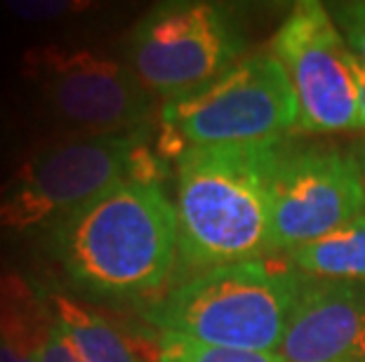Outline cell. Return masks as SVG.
<instances>
[{
  "label": "cell",
  "instance_id": "cell-9",
  "mask_svg": "<svg viewBox=\"0 0 365 362\" xmlns=\"http://www.w3.org/2000/svg\"><path fill=\"white\" fill-rule=\"evenodd\" d=\"M363 207L365 181L356 158L332 149H283L274 179L271 252L321 240Z\"/></svg>",
  "mask_w": 365,
  "mask_h": 362
},
{
  "label": "cell",
  "instance_id": "cell-17",
  "mask_svg": "<svg viewBox=\"0 0 365 362\" xmlns=\"http://www.w3.org/2000/svg\"><path fill=\"white\" fill-rule=\"evenodd\" d=\"M38 362H83V360L76 353L71 341L64 336V332L57 327V322H54L48 341H45L41 353H38Z\"/></svg>",
  "mask_w": 365,
  "mask_h": 362
},
{
  "label": "cell",
  "instance_id": "cell-18",
  "mask_svg": "<svg viewBox=\"0 0 365 362\" xmlns=\"http://www.w3.org/2000/svg\"><path fill=\"white\" fill-rule=\"evenodd\" d=\"M354 73H356V85H359V99H361V118H363V129H365V68H363V66L359 64V59H356Z\"/></svg>",
  "mask_w": 365,
  "mask_h": 362
},
{
  "label": "cell",
  "instance_id": "cell-10",
  "mask_svg": "<svg viewBox=\"0 0 365 362\" xmlns=\"http://www.w3.org/2000/svg\"><path fill=\"white\" fill-rule=\"evenodd\" d=\"M278 353L287 362H365V282L309 278Z\"/></svg>",
  "mask_w": 365,
  "mask_h": 362
},
{
  "label": "cell",
  "instance_id": "cell-14",
  "mask_svg": "<svg viewBox=\"0 0 365 362\" xmlns=\"http://www.w3.org/2000/svg\"><path fill=\"white\" fill-rule=\"evenodd\" d=\"M158 362H287L278 351H243L200 344L196 339L160 332Z\"/></svg>",
  "mask_w": 365,
  "mask_h": 362
},
{
  "label": "cell",
  "instance_id": "cell-4",
  "mask_svg": "<svg viewBox=\"0 0 365 362\" xmlns=\"http://www.w3.org/2000/svg\"><path fill=\"white\" fill-rule=\"evenodd\" d=\"M297 127V102L274 55L236 61L222 78L163 106L160 146L177 156L196 146L283 144Z\"/></svg>",
  "mask_w": 365,
  "mask_h": 362
},
{
  "label": "cell",
  "instance_id": "cell-16",
  "mask_svg": "<svg viewBox=\"0 0 365 362\" xmlns=\"http://www.w3.org/2000/svg\"><path fill=\"white\" fill-rule=\"evenodd\" d=\"M5 7L21 19L48 21V19H59V17H66V14L81 12L83 7H88V5L68 3V0H10Z\"/></svg>",
  "mask_w": 365,
  "mask_h": 362
},
{
  "label": "cell",
  "instance_id": "cell-7",
  "mask_svg": "<svg viewBox=\"0 0 365 362\" xmlns=\"http://www.w3.org/2000/svg\"><path fill=\"white\" fill-rule=\"evenodd\" d=\"M24 73L45 111L71 137L137 132L151 115V92L132 68L90 50H31Z\"/></svg>",
  "mask_w": 365,
  "mask_h": 362
},
{
  "label": "cell",
  "instance_id": "cell-15",
  "mask_svg": "<svg viewBox=\"0 0 365 362\" xmlns=\"http://www.w3.org/2000/svg\"><path fill=\"white\" fill-rule=\"evenodd\" d=\"M337 28L341 31L349 50L365 68V0H351V3H335L328 7Z\"/></svg>",
  "mask_w": 365,
  "mask_h": 362
},
{
  "label": "cell",
  "instance_id": "cell-19",
  "mask_svg": "<svg viewBox=\"0 0 365 362\" xmlns=\"http://www.w3.org/2000/svg\"><path fill=\"white\" fill-rule=\"evenodd\" d=\"M356 163H359L361 174H363V181H365V144L359 146V151H356Z\"/></svg>",
  "mask_w": 365,
  "mask_h": 362
},
{
  "label": "cell",
  "instance_id": "cell-5",
  "mask_svg": "<svg viewBox=\"0 0 365 362\" xmlns=\"http://www.w3.org/2000/svg\"><path fill=\"white\" fill-rule=\"evenodd\" d=\"M142 134L64 137L41 146L0 183V233L57 221L92 198L132 181Z\"/></svg>",
  "mask_w": 365,
  "mask_h": 362
},
{
  "label": "cell",
  "instance_id": "cell-6",
  "mask_svg": "<svg viewBox=\"0 0 365 362\" xmlns=\"http://www.w3.org/2000/svg\"><path fill=\"white\" fill-rule=\"evenodd\" d=\"M243 52L240 31L220 5L163 3L132 28L128 59L151 95L180 99L222 78Z\"/></svg>",
  "mask_w": 365,
  "mask_h": 362
},
{
  "label": "cell",
  "instance_id": "cell-13",
  "mask_svg": "<svg viewBox=\"0 0 365 362\" xmlns=\"http://www.w3.org/2000/svg\"><path fill=\"white\" fill-rule=\"evenodd\" d=\"M50 304L54 322L83 362H139L123 334L102 315L88 311L64 294H54Z\"/></svg>",
  "mask_w": 365,
  "mask_h": 362
},
{
  "label": "cell",
  "instance_id": "cell-12",
  "mask_svg": "<svg viewBox=\"0 0 365 362\" xmlns=\"http://www.w3.org/2000/svg\"><path fill=\"white\" fill-rule=\"evenodd\" d=\"M290 264L314 280L365 282V207L341 228L292 250Z\"/></svg>",
  "mask_w": 365,
  "mask_h": 362
},
{
  "label": "cell",
  "instance_id": "cell-3",
  "mask_svg": "<svg viewBox=\"0 0 365 362\" xmlns=\"http://www.w3.org/2000/svg\"><path fill=\"white\" fill-rule=\"evenodd\" d=\"M307 275L267 259L210 268L153 306L151 322L200 344L243 351H278Z\"/></svg>",
  "mask_w": 365,
  "mask_h": 362
},
{
  "label": "cell",
  "instance_id": "cell-11",
  "mask_svg": "<svg viewBox=\"0 0 365 362\" xmlns=\"http://www.w3.org/2000/svg\"><path fill=\"white\" fill-rule=\"evenodd\" d=\"M52 327V311L24 275L0 273V348L38 358Z\"/></svg>",
  "mask_w": 365,
  "mask_h": 362
},
{
  "label": "cell",
  "instance_id": "cell-8",
  "mask_svg": "<svg viewBox=\"0 0 365 362\" xmlns=\"http://www.w3.org/2000/svg\"><path fill=\"white\" fill-rule=\"evenodd\" d=\"M274 55L285 68L297 102V127L307 134L363 129L356 57L316 0H302L274 36Z\"/></svg>",
  "mask_w": 365,
  "mask_h": 362
},
{
  "label": "cell",
  "instance_id": "cell-2",
  "mask_svg": "<svg viewBox=\"0 0 365 362\" xmlns=\"http://www.w3.org/2000/svg\"><path fill=\"white\" fill-rule=\"evenodd\" d=\"M283 144H220L177 158V243L193 275L271 252L274 179Z\"/></svg>",
  "mask_w": 365,
  "mask_h": 362
},
{
  "label": "cell",
  "instance_id": "cell-1",
  "mask_svg": "<svg viewBox=\"0 0 365 362\" xmlns=\"http://www.w3.org/2000/svg\"><path fill=\"white\" fill-rule=\"evenodd\" d=\"M50 252L66 278L90 294L149 297L180 259L175 205L156 183L120 181L54 221Z\"/></svg>",
  "mask_w": 365,
  "mask_h": 362
}]
</instances>
